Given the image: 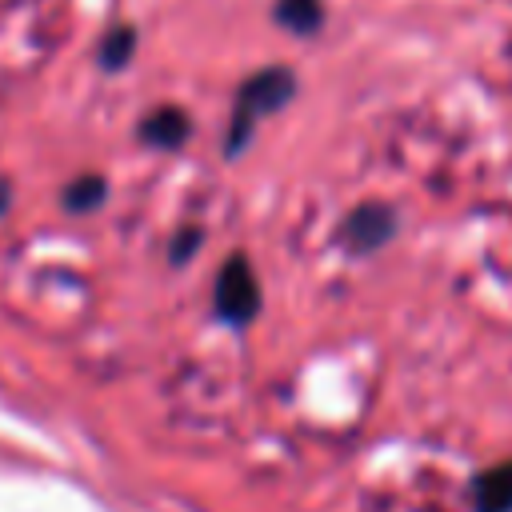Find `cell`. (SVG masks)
<instances>
[{
	"label": "cell",
	"instance_id": "10",
	"mask_svg": "<svg viewBox=\"0 0 512 512\" xmlns=\"http://www.w3.org/2000/svg\"><path fill=\"white\" fill-rule=\"evenodd\" d=\"M4 208H8V184L0 180V212H4Z\"/></svg>",
	"mask_w": 512,
	"mask_h": 512
},
{
	"label": "cell",
	"instance_id": "6",
	"mask_svg": "<svg viewBox=\"0 0 512 512\" xmlns=\"http://www.w3.org/2000/svg\"><path fill=\"white\" fill-rule=\"evenodd\" d=\"M272 16L280 28L296 32V36H312L324 24V0H276Z\"/></svg>",
	"mask_w": 512,
	"mask_h": 512
},
{
	"label": "cell",
	"instance_id": "9",
	"mask_svg": "<svg viewBox=\"0 0 512 512\" xmlns=\"http://www.w3.org/2000/svg\"><path fill=\"white\" fill-rule=\"evenodd\" d=\"M188 244L196 248V244H200V232H192V228H184V232L176 236V244H172V260H176V264H180V260L188 256Z\"/></svg>",
	"mask_w": 512,
	"mask_h": 512
},
{
	"label": "cell",
	"instance_id": "1",
	"mask_svg": "<svg viewBox=\"0 0 512 512\" xmlns=\"http://www.w3.org/2000/svg\"><path fill=\"white\" fill-rule=\"evenodd\" d=\"M292 92H296V76L284 64H268L256 76H248L240 84V100H236V112H232V128H228V144L224 148L228 152H240L244 140H248V132H252V124L260 116L284 108L292 100Z\"/></svg>",
	"mask_w": 512,
	"mask_h": 512
},
{
	"label": "cell",
	"instance_id": "4",
	"mask_svg": "<svg viewBox=\"0 0 512 512\" xmlns=\"http://www.w3.org/2000/svg\"><path fill=\"white\" fill-rule=\"evenodd\" d=\"M188 132H192V120L176 104H160L140 120V140L152 148H180L188 140Z\"/></svg>",
	"mask_w": 512,
	"mask_h": 512
},
{
	"label": "cell",
	"instance_id": "3",
	"mask_svg": "<svg viewBox=\"0 0 512 512\" xmlns=\"http://www.w3.org/2000/svg\"><path fill=\"white\" fill-rule=\"evenodd\" d=\"M396 236V212L380 200H364L356 204L344 224H340V240L352 248V252H376L380 244H388Z\"/></svg>",
	"mask_w": 512,
	"mask_h": 512
},
{
	"label": "cell",
	"instance_id": "2",
	"mask_svg": "<svg viewBox=\"0 0 512 512\" xmlns=\"http://www.w3.org/2000/svg\"><path fill=\"white\" fill-rule=\"evenodd\" d=\"M260 308V284L252 264L236 252L232 260H224V268L216 272V312L228 324H248Z\"/></svg>",
	"mask_w": 512,
	"mask_h": 512
},
{
	"label": "cell",
	"instance_id": "5",
	"mask_svg": "<svg viewBox=\"0 0 512 512\" xmlns=\"http://www.w3.org/2000/svg\"><path fill=\"white\" fill-rule=\"evenodd\" d=\"M472 500H476V512H512V460L480 472Z\"/></svg>",
	"mask_w": 512,
	"mask_h": 512
},
{
	"label": "cell",
	"instance_id": "8",
	"mask_svg": "<svg viewBox=\"0 0 512 512\" xmlns=\"http://www.w3.org/2000/svg\"><path fill=\"white\" fill-rule=\"evenodd\" d=\"M60 200H64V208H72V212H92V208L104 200V180H100L96 172H84V176H76L72 184H64Z\"/></svg>",
	"mask_w": 512,
	"mask_h": 512
},
{
	"label": "cell",
	"instance_id": "7",
	"mask_svg": "<svg viewBox=\"0 0 512 512\" xmlns=\"http://www.w3.org/2000/svg\"><path fill=\"white\" fill-rule=\"evenodd\" d=\"M132 52H136V28H132V24H116V28H108V36L100 40L96 60H100V68L116 72V68H124V64L132 60Z\"/></svg>",
	"mask_w": 512,
	"mask_h": 512
}]
</instances>
